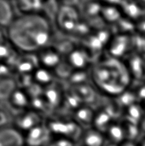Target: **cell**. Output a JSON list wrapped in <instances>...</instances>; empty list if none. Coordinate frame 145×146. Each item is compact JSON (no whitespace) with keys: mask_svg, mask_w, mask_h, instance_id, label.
<instances>
[{"mask_svg":"<svg viewBox=\"0 0 145 146\" xmlns=\"http://www.w3.org/2000/svg\"><path fill=\"white\" fill-rule=\"evenodd\" d=\"M9 42L23 52L42 50L50 38V27L44 17L38 14L23 15L9 25Z\"/></svg>","mask_w":145,"mask_h":146,"instance_id":"6da1fadb","label":"cell"},{"mask_svg":"<svg viewBox=\"0 0 145 146\" xmlns=\"http://www.w3.org/2000/svg\"><path fill=\"white\" fill-rule=\"evenodd\" d=\"M48 127L52 133L60 135V139H66L70 141H74V137L81 139L80 126L74 121L68 120H56L48 125Z\"/></svg>","mask_w":145,"mask_h":146,"instance_id":"7a4b0ae2","label":"cell"},{"mask_svg":"<svg viewBox=\"0 0 145 146\" xmlns=\"http://www.w3.org/2000/svg\"><path fill=\"white\" fill-rule=\"evenodd\" d=\"M51 133L48 127L36 126L32 129H31V133L28 135V143L32 146H41L42 145H45V141H50V138L51 136Z\"/></svg>","mask_w":145,"mask_h":146,"instance_id":"3957f363","label":"cell"},{"mask_svg":"<svg viewBox=\"0 0 145 146\" xmlns=\"http://www.w3.org/2000/svg\"><path fill=\"white\" fill-rule=\"evenodd\" d=\"M84 146H104L105 137L103 133L96 128H90L81 136Z\"/></svg>","mask_w":145,"mask_h":146,"instance_id":"277c9868","label":"cell"},{"mask_svg":"<svg viewBox=\"0 0 145 146\" xmlns=\"http://www.w3.org/2000/svg\"><path fill=\"white\" fill-rule=\"evenodd\" d=\"M107 132H108V133L106 134V136L108 135L111 143H114L116 145L118 143H121L126 135L124 128L119 125H111L108 128Z\"/></svg>","mask_w":145,"mask_h":146,"instance_id":"5b68a950","label":"cell"},{"mask_svg":"<svg viewBox=\"0 0 145 146\" xmlns=\"http://www.w3.org/2000/svg\"><path fill=\"white\" fill-rule=\"evenodd\" d=\"M77 120L75 121L81 127V124L86 123V124H93L95 114L88 108H80L78 110L77 113Z\"/></svg>","mask_w":145,"mask_h":146,"instance_id":"8992f818","label":"cell"},{"mask_svg":"<svg viewBox=\"0 0 145 146\" xmlns=\"http://www.w3.org/2000/svg\"><path fill=\"white\" fill-rule=\"evenodd\" d=\"M48 146H73V142L66 139H58L55 141H51Z\"/></svg>","mask_w":145,"mask_h":146,"instance_id":"52a82bcc","label":"cell"},{"mask_svg":"<svg viewBox=\"0 0 145 146\" xmlns=\"http://www.w3.org/2000/svg\"><path fill=\"white\" fill-rule=\"evenodd\" d=\"M10 49H11V45L9 46L7 44L0 43V58H3V57L6 58L8 56V54L9 53Z\"/></svg>","mask_w":145,"mask_h":146,"instance_id":"ba28073f","label":"cell"},{"mask_svg":"<svg viewBox=\"0 0 145 146\" xmlns=\"http://www.w3.org/2000/svg\"><path fill=\"white\" fill-rule=\"evenodd\" d=\"M121 146H138V145H133L132 142H126V143H124V144H122V145Z\"/></svg>","mask_w":145,"mask_h":146,"instance_id":"9c48e42d","label":"cell"},{"mask_svg":"<svg viewBox=\"0 0 145 146\" xmlns=\"http://www.w3.org/2000/svg\"><path fill=\"white\" fill-rule=\"evenodd\" d=\"M140 146H141V145H140ZM142 146H145V142L144 143V144H143V145H142Z\"/></svg>","mask_w":145,"mask_h":146,"instance_id":"30bf717a","label":"cell"}]
</instances>
